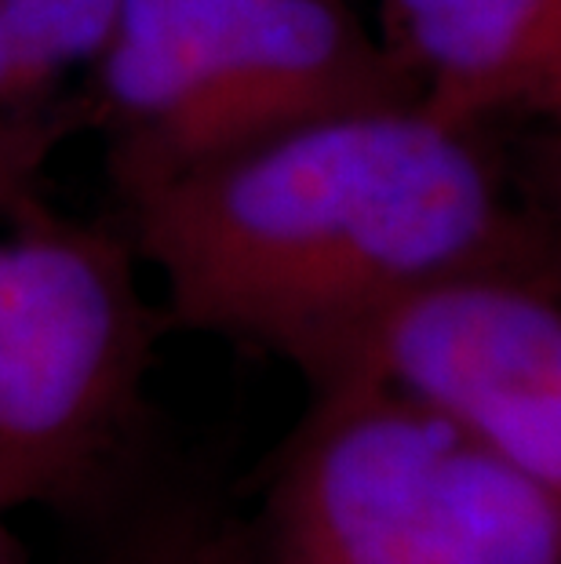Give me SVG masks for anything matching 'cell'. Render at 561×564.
I'll use <instances>...</instances> for the list:
<instances>
[{"label":"cell","mask_w":561,"mask_h":564,"mask_svg":"<svg viewBox=\"0 0 561 564\" xmlns=\"http://www.w3.org/2000/svg\"><path fill=\"white\" fill-rule=\"evenodd\" d=\"M117 223L164 321L267 350L310 387L404 295L463 270H543L485 131L416 102L289 128L121 204Z\"/></svg>","instance_id":"1"},{"label":"cell","mask_w":561,"mask_h":564,"mask_svg":"<svg viewBox=\"0 0 561 564\" xmlns=\"http://www.w3.org/2000/svg\"><path fill=\"white\" fill-rule=\"evenodd\" d=\"M412 102L354 0H125L77 91L117 208L317 117Z\"/></svg>","instance_id":"2"},{"label":"cell","mask_w":561,"mask_h":564,"mask_svg":"<svg viewBox=\"0 0 561 564\" xmlns=\"http://www.w3.org/2000/svg\"><path fill=\"white\" fill-rule=\"evenodd\" d=\"M252 539L267 564H561V499L373 379L310 387Z\"/></svg>","instance_id":"3"},{"label":"cell","mask_w":561,"mask_h":564,"mask_svg":"<svg viewBox=\"0 0 561 564\" xmlns=\"http://www.w3.org/2000/svg\"><path fill=\"white\" fill-rule=\"evenodd\" d=\"M0 230V510L103 491L139 441L164 314L121 223L41 197Z\"/></svg>","instance_id":"4"},{"label":"cell","mask_w":561,"mask_h":564,"mask_svg":"<svg viewBox=\"0 0 561 564\" xmlns=\"http://www.w3.org/2000/svg\"><path fill=\"white\" fill-rule=\"evenodd\" d=\"M346 376L431 408L561 499V288L543 270H463L404 295L325 382Z\"/></svg>","instance_id":"5"},{"label":"cell","mask_w":561,"mask_h":564,"mask_svg":"<svg viewBox=\"0 0 561 564\" xmlns=\"http://www.w3.org/2000/svg\"><path fill=\"white\" fill-rule=\"evenodd\" d=\"M409 99L449 124H561V0H379Z\"/></svg>","instance_id":"6"},{"label":"cell","mask_w":561,"mask_h":564,"mask_svg":"<svg viewBox=\"0 0 561 564\" xmlns=\"http://www.w3.org/2000/svg\"><path fill=\"white\" fill-rule=\"evenodd\" d=\"M125 0H0V77L22 113L63 142L77 91L103 55Z\"/></svg>","instance_id":"7"},{"label":"cell","mask_w":561,"mask_h":564,"mask_svg":"<svg viewBox=\"0 0 561 564\" xmlns=\"http://www.w3.org/2000/svg\"><path fill=\"white\" fill-rule=\"evenodd\" d=\"M117 564H267L252 528H234L208 510H175L131 539Z\"/></svg>","instance_id":"8"},{"label":"cell","mask_w":561,"mask_h":564,"mask_svg":"<svg viewBox=\"0 0 561 564\" xmlns=\"http://www.w3.org/2000/svg\"><path fill=\"white\" fill-rule=\"evenodd\" d=\"M554 142L543 161V215L536 219V237L543 245V270L561 288V124H551Z\"/></svg>","instance_id":"9"},{"label":"cell","mask_w":561,"mask_h":564,"mask_svg":"<svg viewBox=\"0 0 561 564\" xmlns=\"http://www.w3.org/2000/svg\"><path fill=\"white\" fill-rule=\"evenodd\" d=\"M0 564H26L15 532H11V513L0 510Z\"/></svg>","instance_id":"10"}]
</instances>
